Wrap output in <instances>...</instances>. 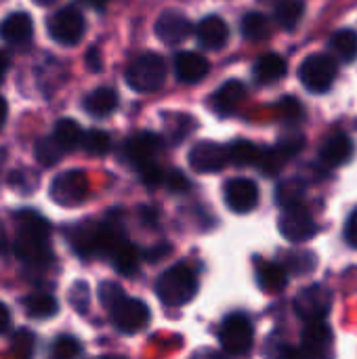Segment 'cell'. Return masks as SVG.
Masks as SVG:
<instances>
[{
  "label": "cell",
  "mask_w": 357,
  "mask_h": 359,
  "mask_svg": "<svg viewBox=\"0 0 357 359\" xmlns=\"http://www.w3.org/2000/svg\"><path fill=\"white\" fill-rule=\"evenodd\" d=\"M50 227L44 217L34 210H21L17 215V238L15 255L32 267H42L50 261L53 252L48 246Z\"/></svg>",
  "instance_id": "obj_1"
},
{
  "label": "cell",
  "mask_w": 357,
  "mask_h": 359,
  "mask_svg": "<svg viewBox=\"0 0 357 359\" xmlns=\"http://www.w3.org/2000/svg\"><path fill=\"white\" fill-rule=\"evenodd\" d=\"M198 292V276L187 263H177L164 271L156 284L158 299L168 307H181L189 303Z\"/></svg>",
  "instance_id": "obj_2"
},
{
  "label": "cell",
  "mask_w": 357,
  "mask_h": 359,
  "mask_svg": "<svg viewBox=\"0 0 357 359\" xmlns=\"http://www.w3.org/2000/svg\"><path fill=\"white\" fill-rule=\"evenodd\" d=\"M166 80V61L156 53L139 55L126 69V82L137 93H154Z\"/></svg>",
  "instance_id": "obj_3"
},
{
  "label": "cell",
  "mask_w": 357,
  "mask_h": 359,
  "mask_svg": "<svg viewBox=\"0 0 357 359\" xmlns=\"http://www.w3.org/2000/svg\"><path fill=\"white\" fill-rule=\"evenodd\" d=\"M221 347L231 355H244L252 349L255 328L252 322L244 313H231L223 320L219 332Z\"/></svg>",
  "instance_id": "obj_4"
},
{
  "label": "cell",
  "mask_w": 357,
  "mask_h": 359,
  "mask_svg": "<svg viewBox=\"0 0 357 359\" xmlns=\"http://www.w3.org/2000/svg\"><path fill=\"white\" fill-rule=\"evenodd\" d=\"M48 36L61 46H74L84 36V17L76 6H65L53 13L46 21Z\"/></svg>",
  "instance_id": "obj_5"
},
{
  "label": "cell",
  "mask_w": 357,
  "mask_h": 359,
  "mask_svg": "<svg viewBox=\"0 0 357 359\" xmlns=\"http://www.w3.org/2000/svg\"><path fill=\"white\" fill-rule=\"evenodd\" d=\"M339 67L330 55H311L301 65V82L311 93H326L332 88L337 80Z\"/></svg>",
  "instance_id": "obj_6"
},
{
  "label": "cell",
  "mask_w": 357,
  "mask_h": 359,
  "mask_svg": "<svg viewBox=\"0 0 357 359\" xmlns=\"http://www.w3.org/2000/svg\"><path fill=\"white\" fill-rule=\"evenodd\" d=\"M88 196V177L82 170H67L53 179L50 198L59 206H78Z\"/></svg>",
  "instance_id": "obj_7"
},
{
  "label": "cell",
  "mask_w": 357,
  "mask_h": 359,
  "mask_svg": "<svg viewBox=\"0 0 357 359\" xmlns=\"http://www.w3.org/2000/svg\"><path fill=\"white\" fill-rule=\"evenodd\" d=\"M295 309L305 324L316 320H326L332 309V292L322 284L307 286L295 299Z\"/></svg>",
  "instance_id": "obj_8"
},
{
  "label": "cell",
  "mask_w": 357,
  "mask_h": 359,
  "mask_svg": "<svg viewBox=\"0 0 357 359\" xmlns=\"http://www.w3.org/2000/svg\"><path fill=\"white\" fill-rule=\"evenodd\" d=\"M301 359H330L332 358V330L328 328L326 320L307 322L301 339Z\"/></svg>",
  "instance_id": "obj_9"
},
{
  "label": "cell",
  "mask_w": 357,
  "mask_h": 359,
  "mask_svg": "<svg viewBox=\"0 0 357 359\" xmlns=\"http://www.w3.org/2000/svg\"><path fill=\"white\" fill-rule=\"evenodd\" d=\"M278 225H280V233L292 244L307 242L318 233V223L314 221L309 210L303 208V204L284 208V215L280 217Z\"/></svg>",
  "instance_id": "obj_10"
},
{
  "label": "cell",
  "mask_w": 357,
  "mask_h": 359,
  "mask_svg": "<svg viewBox=\"0 0 357 359\" xmlns=\"http://www.w3.org/2000/svg\"><path fill=\"white\" fill-rule=\"evenodd\" d=\"M114 326L124 334H137L149 324V307L139 299H122L112 309Z\"/></svg>",
  "instance_id": "obj_11"
},
{
  "label": "cell",
  "mask_w": 357,
  "mask_h": 359,
  "mask_svg": "<svg viewBox=\"0 0 357 359\" xmlns=\"http://www.w3.org/2000/svg\"><path fill=\"white\" fill-rule=\"evenodd\" d=\"M223 198L231 212L246 215L255 210L259 204V187L250 179H231L225 183Z\"/></svg>",
  "instance_id": "obj_12"
},
{
  "label": "cell",
  "mask_w": 357,
  "mask_h": 359,
  "mask_svg": "<svg viewBox=\"0 0 357 359\" xmlns=\"http://www.w3.org/2000/svg\"><path fill=\"white\" fill-rule=\"evenodd\" d=\"M227 147L215 141H200L189 151V166L196 172H219L227 166Z\"/></svg>",
  "instance_id": "obj_13"
},
{
  "label": "cell",
  "mask_w": 357,
  "mask_h": 359,
  "mask_svg": "<svg viewBox=\"0 0 357 359\" xmlns=\"http://www.w3.org/2000/svg\"><path fill=\"white\" fill-rule=\"evenodd\" d=\"M189 34H191V23L179 11H166L156 21V36L168 46L181 44L183 40H187Z\"/></svg>",
  "instance_id": "obj_14"
},
{
  "label": "cell",
  "mask_w": 357,
  "mask_h": 359,
  "mask_svg": "<svg viewBox=\"0 0 357 359\" xmlns=\"http://www.w3.org/2000/svg\"><path fill=\"white\" fill-rule=\"evenodd\" d=\"M158 151H160V139L151 133H137L124 145V154L135 168H143L145 164H151Z\"/></svg>",
  "instance_id": "obj_15"
},
{
  "label": "cell",
  "mask_w": 357,
  "mask_h": 359,
  "mask_svg": "<svg viewBox=\"0 0 357 359\" xmlns=\"http://www.w3.org/2000/svg\"><path fill=\"white\" fill-rule=\"evenodd\" d=\"M196 38H198L202 48H206V50H221L227 44V40H229V27H227V23L221 17L208 15V17H204L198 23Z\"/></svg>",
  "instance_id": "obj_16"
},
{
  "label": "cell",
  "mask_w": 357,
  "mask_h": 359,
  "mask_svg": "<svg viewBox=\"0 0 357 359\" xmlns=\"http://www.w3.org/2000/svg\"><path fill=\"white\" fill-rule=\"evenodd\" d=\"M208 61L204 55L200 53H179L175 57V74H177V80L183 82V84H196L200 80H204L208 76Z\"/></svg>",
  "instance_id": "obj_17"
},
{
  "label": "cell",
  "mask_w": 357,
  "mask_h": 359,
  "mask_svg": "<svg viewBox=\"0 0 357 359\" xmlns=\"http://www.w3.org/2000/svg\"><path fill=\"white\" fill-rule=\"evenodd\" d=\"M34 25L27 13H11L0 23V38L11 46H25L32 40Z\"/></svg>",
  "instance_id": "obj_18"
},
{
  "label": "cell",
  "mask_w": 357,
  "mask_h": 359,
  "mask_svg": "<svg viewBox=\"0 0 357 359\" xmlns=\"http://www.w3.org/2000/svg\"><path fill=\"white\" fill-rule=\"evenodd\" d=\"M246 97V88L240 80H227L213 97H210V107L219 116H229L234 114L240 103Z\"/></svg>",
  "instance_id": "obj_19"
},
{
  "label": "cell",
  "mask_w": 357,
  "mask_h": 359,
  "mask_svg": "<svg viewBox=\"0 0 357 359\" xmlns=\"http://www.w3.org/2000/svg\"><path fill=\"white\" fill-rule=\"evenodd\" d=\"M82 105H84L86 114H90L95 118H105L112 111H116V107H118V95H116L114 88L101 86V88H95L93 93H88L84 97V103Z\"/></svg>",
  "instance_id": "obj_20"
},
{
  "label": "cell",
  "mask_w": 357,
  "mask_h": 359,
  "mask_svg": "<svg viewBox=\"0 0 357 359\" xmlns=\"http://www.w3.org/2000/svg\"><path fill=\"white\" fill-rule=\"evenodd\" d=\"M99 231H101V225H95V223L76 227L72 231V246H74V250L80 257H84V259L99 257Z\"/></svg>",
  "instance_id": "obj_21"
},
{
  "label": "cell",
  "mask_w": 357,
  "mask_h": 359,
  "mask_svg": "<svg viewBox=\"0 0 357 359\" xmlns=\"http://www.w3.org/2000/svg\"><path fill=\"white\" fill-rule=\"evenodd\" d=\"M320 156H322V160L328 166H341V164L351 160V156H353V141L347 135H335V137H330L322 145Z\"/></svg>",
  "instance_id": "obj_22"
},
{
  "label": "cell",
  "mask_w": 357,
  "mask_h": 359,
  "mask_svg": "<svg viewBox=\"0 0 357 359\" xmlns=\"http://www.w3.org/2000/svg\"><path fill=\"white\" fill-rule=\"evenodd\" d=\"M257 282L261 290L269 294H278L286 288L288 284V273L282 265L276 263H259L257 265Z\"/></svg>",
  "instance_id": "obj_23"
},
{
  "label": "cell",
  "mask_w": 357,
  "mask_h": 359,
  "mask_svg": "<svg viewBox=\"0 0 357 359\" xmlns=\"http://www.w3.org/2000/svg\"><path fill=\"white\" fill-rule=\"evenodd\" d=\"M107 259L112 261V267L122 276H133L139 269V252L130 246V242L126 238L114 246V250L107 255Z\"/></svg>",
  "instance_id": "obj_24"
},
{
  "label": "cell",
  "mask_w": 357,
  "mask_h": 359,
  "mask_svg": "<svg viewBox=\"0 0 357 359\" xmlns=\"http://www.w3.org/2000/svg\"><path fill=\"white\" fill-rule=\"evenodd\" d=\"M252 74H255L257 82H261V84L276 82V80H280V78L286 76V61H284L280 55H274V53L263 55V57L255 63Z\"/></svg>",
  "instance_id": "obj_25"
},
{
  "label": "cell",
  "mask_w": 357,
  "mask_h": 359,
  "mask_svg": "<svg viewBox=\"0 0 357 359\" xmlns=\"http://www.w3.org/2000/svg\"><path fill=\"white\" fill-rule=\"evenodd\" d=\"M23 309L34 320H48L59 311V303L55 297L44 292H34L23 299Z\"/></svg>",
  "instance_id": "obj_26"
},
{
  "label": "cell",
  "mask_w": 357,
  "mask_h": 359,
  "mask_svg": "<svg viewBox=\"0 0 357 359\" xmlns=\"http://www.w3.org/2000/svg\"><path fill=\"white\" fill-rule=\"evenodd\" d=\"M82 128L78 126V122L69 120V118H63L57 122L55 130H53V139L55 143L63 149V151H72L74 147H78L82 143Z\"/></svg>",
  "instance_id": "obj_27"
},
{
  "label": "cell",
  "mask_w": 357,
  "mask_h": 359,
  "mask_svg": "<svg viewBox=\"0 0 357 359\" xmlns=\"http://www.w3.org/2000/svg\"><path fill=\"white\" fill-rule=\"evenodd\" d=\"M305 13V4L301 0H282L276 6V21L284 29H295Z\"/></svg>",
  "instance_id": "obj_28"
},
{
  "label": "cell",
  "mask_w": 357,
  "mask_h": 359,
  "mask_svg": "<svg viewBox=\"0 0 357 359\" xmlns=\"http://www.w3.org/2000/svg\"><path fill=\"white\" fill-rule=\"evenodd\" d=\"M242 34L248 40H265L271 34V21L263 13H248L242 19Z\"/></svg>",
  "instance_id": "obj_29"
},
{
  "label": "cell",
  "mask_w": 357,
  "mask_h": 359,
  "mask_svg": "<svg viewBox=\"0 0 357 359\" xmlns=\"http://www.w3.org/2000/svg\"><path fill=\"white\" fill-rule=\"evenodd\" d=\"M330 48L337 57H341L343 61H356L357 59V34L353 29H339L332 40H330Z\"/></svg>",
  "instance_id": "obj_30"
},
{
  "label": "cell",
  "mask_w": 357,
  "mask_h": 359,
  "mask_svg": "<svg viewBox=\"0 0 357 359\" xmlns=\"http://www.w3.org/2000/svg\"><path fill=\"white\" fill-rule=\"evenodd\" d=\"M259 154H261V149H259L255 143H250V141H234V143L227 147V158H229V162H234V164H238V166L257 164Z\"/></svg>",
  "instance_id": "obj_31"
},
{
  "label": "cell",
  "mask_w": 357,
  "mask_h": 359,
  "mask_svg": "<svg viewBox=\"0 0 357 359\" xmlns=\"http://www.w3.org/2000/svg\"><path fill=\"white\" fill-rule=\"evenodd\" d=\"M303 196H305V185L301 181H297V179L284 181L276 189V200H278V204L282 208L299 206L303 202Z\"/></svg>",
  "instance_id": "obj_32"
},
{
  "label": "cell",
  "mask_w": 357,
  "mask_h": 359,
  "mask_svg": "<svg viewBox=\"0 0 357 359\" xmlns=\"http://www.w3.org/2000/svg\"><path fill=\"white\" fill-rule=\"evenodd\" d=\"M34 154H36V160H38L42 166H53V164H57V162L63 158L65 151L55 143L53 137H42V139L36 141Z\"/></svg>",
  "instance_id": "obj_33"
},
{
  "label": "cell",
  "mask_w": 357,
  "mask_h": 359,
  "mask_svg": "<svg viewBox=\"0 0 357 359\" xmlns=\"http://www.w3.org/2000/svg\"><path fill=\"white\" fill-rule=\"evenodd\" d=\"M34 349H36V337L32 334V330L21 328L19 332H15L13 341H11V351L15 359H32L34 358Z\"/></svg>",
  "instance_id": "obj_34"
},
{
  "label": "cell",
  "mask_w": 357,
  "mask_h": 359,
  "mask_svg": "<svg viewBox=\"0 0 357 359\" xmlns=\"http://www.w3.org/2000/svg\"><path fill=\"white\" fill-rule=\"evenodd\" d=\"M80 145H82L90 156H103V154L109 151L112 141H109V135L103 133V130H88V133L82 135V143H80Z\"/></svg>",
  "instance_id": "obj_35"
},
{
  "label": "cell",
  "mask_w": 357,
  "mask_h": 359,
  "mask_svg": "<svg viewBox=\"0 0 357 359\" xmlns=\"http://www.w3.org/2000/svg\"><path fill=\"white\" fill-rule=\"evenodd\" d=\"M80 355V343L74 339V337H59L53 347H50V353L48 359H76Z\"/></svg>",
  "instance_id": "obj_36"
},
{
  "label": "cell",
  "mask_w": 357,
  "mask_h": 359,
  "mask_svg": "<svg viewBox=\"0 0 357 359\" xmlns=\"http://www.w3.org/2000/svg\"><path fill=\"white\" fill-rule=\"evenodd\" d=\"M122 299H124V290H122L118 284H114V282H103V284L99 286V301H101L103 307L112 309V307L118 305Z\"/></svg>",
  "instance_id": "obj_37"
},
{
  "label": "cell",
  "mask_w": 357,
  "mask_h": 359,
  "mask_svg": "<svg viewBox=\"0 0 357 359\" xmlns=\"http://www.w3.org/2000/svg\"><path fill=\"white\" fill-rule=\"evenodd\" d=\"M282 162H284V158H282L276 149L261 151V154H259V160H257V164L261 166V170H263L265 175H276V172L280 170Z\"/></svg>",
  "instance_id": "obj_38"
},
{
  "label": "cell",
  "mask_w": 357,
  "mask_h": 359,
  "mask_svg": "<svg viewBox=\"0 0 357 359\" xmlns=\"http://www.w3.org/2000/svg\"><path fill=\"white\" fill-rule=\"evenodd\" d=\"M303 145H305V141H303V137H299V135H290V137H286V139H282L280 143H278V147H276V151L286 160V158H292V156H297L301 149H303Z\"/></svg>",
  "instance_id": "obj_39"
},
{
  "label": "cell",
  "mask_w": 357,
  "mask_h": 359,
  "mask_svg": "<svg viewBox=\"0 0 357 359\" xmlns=\"http://www.w3.org/2000/svg\"><path fill=\"white\" fill-rule=\"evenodd\" d=\"M69 299H72V305L76 307L78 313H86V309H88V286L84 282H76L72 286Z\"/></svg>",
  "instance_id": "obj_40"
},
{
  "label": "cell",
  "mask_w": 357,
  "mask_h": 359,
  "mask_svg": "<svg viewBox=\"0 0 357 359\" xmlns=\"http://www.w3.org/2000/svg\"><path fill=\"white\" fill-rule=\"evenodd\" d=\"M139 172H141V179H143V183H145L147 187H158V185L164 181L162 168L156 166L154 162H151V164H145L143 168H139Z\"/></svg>",
  "instance_id": "obj_41"
},
{
  "label": "cell",
  "mask_w": 357,
  "mask_h": 359,
  "mask_svg": "<svg viewBox=\"0 0 357 359\" xmlns=\"http://www.w3.org/2000/svg\"><path fill=\"white\" fill-rule=\"evenodd\" d=\"M164 181H166L168 189L175 191V194H181V191H187V189H189L187 177H185L183 172H179V170H170V175L164 177Z\"/></svg>",
  "instance_id": "obj_42"
},
{
  "label": "cell",
  "mask_w": 357,
  "mask_h": 359,
  "mask_svg": "<svg viewBox=\"0 0 357 359\" xmlns=\"http://www.w3.org/2000/svg\"><path fill=\"white\" fill-rule=\"evenodd\" d=\"M345 240H347V244L351 248L357 250V208L351 212V217H349V221L345 225Z\"/></svg>",
  "instance_id": "obj_43"
},
{
  "label": "cell",
  "mask_w": 357,
  "mask_h": 359,
  "mask_svg": "<svg viewBox=\"0 0 357 359\" xmlns=\"http://www.w3.org/2000/svg\"><path fill=\"white\" fill-rule=\"evenodd\" d=\"M101 57H99V53H97V48H93V50H88V55H86V67L90 69V72H99L101 69Z\"/></svg>",
  "instance_id": "obj_44"
},
{
  "label": "cell",
  "mask_w": 357,
  "mask_h": 359,
  "mask_svg": "<svg viewBox=\"0 0 357 359\" xmlns=\"http://www.w3.org/2000/svg\"><path fill=\"white\" fill-rule=\"evenodd\" d=\"M284 114L292 120V116L301 114V105L295 99H284Z\"/></svg>",
  "instance_id": "obj_45"
},
{
  "label": "cell",
  "mask_w": 357,
  "mask_h": 359,
  "mask_svg": "<svg viewBox=\"0 0 357 359\" xmlns=\"http://www.w3.org/2000/svg\"><path fill=\"white\" fill-rule=\"evenodd\" d=\"M8 324H11V311L6 305L0 303V332H4L8 328Z\"/></svg>",
  "instance_id": "obj_46"
},
{
  "label": "cell",
  "mask_w": 357,
  "mask_h": 359,
  "mask_svg": "<svg viewBox=\"0 0 357 359\" xmlns=\"http://www.w3.org/2000/svg\"><path fill=\"white\" fill-rule=\"evenodd\" d=\"M168 252H170V248H168L166 244H162L158 250H151V252H147V259H149L151 263H156V261H160L162 257H166Z\"/></svg>",
  "instance_id": "obj_47"
},
{
  "label": "cell",
  "mask_w": 357,
  "mask_h": 359,
  "mask_svg": "<svg viewBox=\"0 0 357 359\" xmlns=\"http://www.w3.org/2000/svg\"><path fill=\"white\" fill-rule=\"evenodd\" d=\"M8 65H11V57H8V53H6V50H0V80L4 78V74H6V69H8Z\"/></svg>",
  "instance_id": "obj_48"
},
{
  "label": "cell",
  "mask_w": 357,
  "mask_h": 359,
  "mask_svg": "<svg viewBox=\"0 0 357 359\" xmlns=\"http://www.w3.org/2000/svg\"><path fill=\"white\" fill-rule=\"evenodd\" d=\"M191 359H223L217 351H213V349H204V351H198L196 355Z\"/></svg>",
  "instance_id": "obj_49"
},
{
  "label": "cell",
  "mask_w": 357,
  "mask_h": 359,
  "mask_svg": "<svg viewBox=\"0 0 357 359\" xmlns=\"http://www.w3.org/2000/svg\"><path fill=\"white\" fill-rule=\"evenodd\" d=\"M6 116H8V105H6V101L0 97V128L6 124Z\"/></svg>",
  "instance_id": "obj_50"
},
{
  "label": "cell",
  "mask_w": 357,
  "mask_h": 359,
  "mask_svg": "<svg viewBox=\"0 0 357 359\" xmlns=\"http://www.w3.org/2000/svg\"><path fill=\"white\" fill-rule=\"evenodd\" d=\"M84 2H86V4H90V6H95V8H103L107 0H84Z\"/></svg>",
  "instance_id": "obj_51"
},
{
  "label": "cell",
  "mask_w": 357,
  "mask_h": 359,
  "mask_svg": "<svg viewBox=\"0 0 357 359\" xmlns=\"http://www.w3.org/2000/svg\"><path fill=\"white\" fill-rule=\"evenodd\" d=\"M34 4H38V6H53V4H57L59 0H32Z\"/></svg>",
  "instance_id": "obj_52"
},
{
  "label": "cell",
  "mask_w": 357,
  "mask_h": 359,
  "mask_svg": "<svg viewBox=\"0 0 357 359\" xmlns=\"http://www.w3.org/2000/svg\"><path fill=\"white\" fill-rule=\"evenodd\" d=\"M4 242H6V238H4V229H2V225H0V252L4 250Z\"/></svg>",
  "instance_id": "obj_53"
},
{
  "label": "cell",
  "mask_w": 357,
  "mask_h": 359,
  "mask_svg": "<svg viewBox=\"0 0 357 359\" xmlns=\"http://www.w3.org/2000/svg\"><path fill=\"white\" fill-rule=\"evenodd\" d=\"M99 359H126V358H120V355H105V358H99Z\"/></svg>",
  "instance_id": "obj_54"
}]
</instances>
